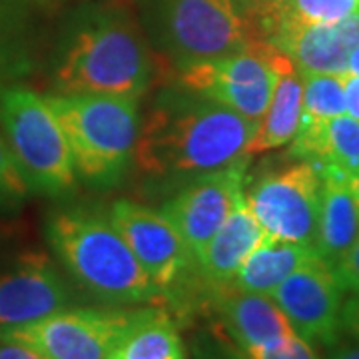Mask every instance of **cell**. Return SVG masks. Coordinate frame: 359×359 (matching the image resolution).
Returning <instances> with one entry per match:
<instances>
[{
    "label": "cell",
    "mask_w": 359,
    "mask_h": 359,
    "mask_svg": "<svg viewBox=\"0 0 359 359\" xmlns=\"http://www.w3.org/2000/svg\"><path fill=\"white\" fill-rule=\"evenodd\" d=\"M256 126V122L176 82L140 118L132 158L152 178H196L250 162L248 148Z\"/></svg>",
    "instance_id": "6da1fadb"
},
{
    "label": "cell",
    "mask_w": 359,
    "mask_h": 359,
    "mask_svg": "<svg viewBox=\"0 0 359 359\" xmlns=\"http://www.w3.org/2000/svg\"><path fill=\"white\" fill-rule=\"evenodd\" d=\"M108 218L136 256L148 278L164 292H174L196 266L192 252L166 214L128 200L108 208Z\"/></svg>",
    "instance_id": "30bf717a"
},
{
    "label": "cell",
    "mask_w": 359,
    "mask_h": 359,
    "mask_svg": "<svg viewBox=\"0 0 359 359\" xmlns=\"http://www.w3.org/2000/svg\"><path fill=\"white\" fill-rule=\"evenodd\" d=\"M28 184L8 150L4 138H0V204H8L20 200L28 192Z\"/></svg>",
    "instance_id": "d4e9b609"
},
{
    "label": "cell",
    "mask_w": 359,
    "mask_h": 359,
    "mask_svg": "<svg viewBox=\"0 0 359 359\" xmlns=\"http://www.w3.org/2000/svg\"><path fill=\"white\" fill-rule=\"evenodd\" d=\"M74 306L70 283L42 252H30L0 273V330L32 323Z\"/></svg>",
    "instance_id": "4fadbf2b"
},
{
    "label": "cell",
    "mask_w": 359,
    "mask_h": 359,
    "mask_svg": "<svg viewBox=\"0 0 359 359\" xmlns=\"http://www.w3.org/2000/svg\"><path fill=\"white\" fill-rule=\"evenodd\" d=\"M285 0H238L240 8L244 11L245 18L254 26L257 39L264 40V32L271 22V18L278 14ZM266 42V40H264Z\"/></svg>",
    "instance_id": "484cf974"
},
{
    "label": "cell",
    "mask_w": 359,
    "mask_h": 359,
    "mask_svg": "<svg viewBox=\"0 0 359 359\" xmlns=\"http://www.w3.org/2000/svg\"><path fill=\"white\" fill-rule=\"evenodd\" d=\"M108 359H188L178 327L164 309H134Z\"/></svg>",
    "instance_id": "ffe728a7"
},
{
    "label": "cell",
    "mask_w": 359,
    "mask_h": 359,
    "mask_svg": "<svg viewBox=\"0 0 359 359\" xmlns=\"http://www.w3.org/2000/svg\"><path fill=\"white\" fill-rule=\"evenodd\" d=\"M276 58V46L256 42L242 52L176 66L178 84L257 124L278 78Z\"/></svg>",
    "instance_id": "ba28073f"
},
{
    "label": "cell",
    "mask_w": 359,
    "mask_h": 359,
    "mask_svg": "<svg viewBox=\"0 0 359 359\" xmlns=\"http://www.w3.org/2000/svg\"><path fill=\"white\" fill-rule=\"evenodd\" d=\"M0 359H46L40 355L39 351L22 346V344H14V341H2L0 339Z\"/></svg>",
    "instance_id": "f546056e"
},
{
    "label": "cell",
    "mask_w": 359,
    "mask_h": 359,
    "mask_svg": "<svg viewBox=\"0 0 359 359\" xmlns=\"http://www.w3.org/2000/svg\"><path fill=\"white\" fill-rule=\"evenodd\" d=\"M214 295V308L218 311L222 325L231 339L242 347L271 346L295 335L290 320L271 295L250 294L226 285L210 290Z\"/></svg>",
    "instance_id": "5bb4252c"
},
{
    "label": "cell",
    "mask_w": 359,
    "mask_h": 359,
    "mask_svg": "<svg viewBox=\"0 0 359 359\" xmlns=\"http://www.w3.org/2000/svg\"><path fill=\"white\" fill-rule=\"evenodd\" d=\"M244 355L245 359H320L313 344L297 334L271 346L245 349Z\"/></svg>",
    "instance_id": "cb8c5ba5"
},
{
    "label": "cell",
    "mask_w": 359,
    "mask_h": 359,
    "mask_svg": "<svg viewBox=\"0 0 359 359\" xmlns=\"http://www.w3.org/2000/svg\"><path fill=\"white\" fill-rule=\"evenodd\" d=\"M244 200L266 238L316 250L321 204L318 164L295 160L244 186Z\"/></svg>",
    "instance_id": "52a82bcc"
},
{
    "label": "cell",
    "mask_w": 359,
    "mask_h": 359,
    "mask_svg": "<svg viewBox=\"0 0 359 359\" xmlns=\"http://www.w3.org/2000/svg\"><path fill=\"white\" fill-rule=\"evenodd\" d=\"M2 60H4V52H2V44H0V66H2Z\"/></svg>",
    "instance_id": "d6a6232c"
},
{
    "label": "cell",
    "mask_w": 359,
    "mask_h": 359,
    "mask_svg": "<svg viewBox=\"0 0 359 359\" xmlns=\"http://www.w3.org/2000/svg\"><path fill=\"white\" fill-rule=\"evenodd\" d=\"M344 74H306L299 126H320L335 116L346 114Z\"/></svg>",
    "instance_id": "603a6c76"
},
{
    "label": "cell",
    "mask_w": 359,
    "mask_h": 359,
    "mask_svg": "<svg viewBox=\"0 0 359 359\" xmlns=\"http://www.w3.org/2000/svg\"><path fill=\"white\" fill-rule=\"evenodd\" d=\"M355 13H359V0H285L266 28L264 40L269 42L287 26L335 25Z\"/></svg>",
    "instance_id": "7402d4cb"
},
{
    "label": "cell",
    "mask_w": 359,
    "mask_h": 359,
    "mask_svg": "<svg viewBox=\"0 0 359 359\" xmlns=\"http://www.w3.org/2000/svg\"><path fill=\"white\" fill-rule=\"evenodd\" d=\"M321 172V204L316 254L334 266L359 236V210L341 170L318 166Z\"/></svg>",
    "instance_id": "2e32d148"
},
{
    "label": "cell",
    "mask_w": 359,
    "mask_h": 359,
    "mask_svg": "<svg viewBox=\"0 0 359 359\" xmlns=\"http://www.w3.org/2000/svg\"><path fill=\"white\" fill-rule=\"evenodd\" d=\"M347 182H349V190L353 194V200H355V204H358L359 210V172H355L353 176H349Z\"/></svg>",
    "instance_id": "1f68e13d"
},
{
    "label": "cell",
    "mask_w": 359,
    "mask_h": 359,
    "mask_svg": "<svg viewBox=\"0 0 359 359\" xmlns=\"http://www.w3.org/2000/svg\"><path fill=\"white\" fill-rule=\"evenodd\" d=\"M154 74L152 46L124 6L94 0L66 18L54 66L60 94H114L140 100Z\"/></svg>",
    "instance_id": "7a4b0ae2"
},
{
    "label": "cell",
    "mask_w": 359,
    "mask_h": 359,
    "mask_svg": "<svg viewBox=\"0 0 359 359\" xmlns=\"http://www.w3.org/2000/svg\"><path fill=\"white\" fill-rule=\"evenodd\" d=\"M332 268L344 292L359 294V236Z\"/></svg>",
    "instance_id": "4316f807"
},
{
    "label": "cell",
    "mask_w": 359,
    "mask_h": 359,
    "mask_svg": "<svg viewBox=\"0 0 359 359\" xmlns=\"http://www.w3.org/2000/svg\"><path fill=\"white\" fill-rule=\"evenodd\" d=\"M278 78L273 84V92L269 98L266 114L257 122L254 138L250 142V156L269 152L282 148L287 142L294 140L295 132L302 120V96L304 82L290 56L278 48Z\"/></svg>",
    "instance_id": "ac0fdd59"
},
{
    "label": "cell",
    "mask_w": 359,
    "mask_h": 359,
    "mask_svg": "<svg viewBox=\"0 0 359 359\" xmlns=\"http://www.w3.org/2000/svg\"><path fill=\"white\" fill-rule=\"evenodd\" d=\"M290 154L318 166H334L346 176L359 172V120L341 114L320 126H299Z\"/></svg>",
    "instance_id": "d6986e66"
},
{
    "label": "cell",
    "mask_w": 359,
    "mask_h": 359,
    "mask_svg": "<svg viewBox=\"0 0 359 359\" xmlns=\"http://www.w3.org/2000/svg\"><path fill=\"white\" fill-rule=\"evenodd\" d=\"M269 44L285 52L302 76L347 72V58L351 50L339 22L287 26L276 32Z\"/></svg>",
    "instance_id": "e0dca14e"
},
{
    "label": "cell",
    "mask_w": 359,
    "mask_h": 359,
    "mask_svg": "<svg viewBox=\"0 0 359 359\" xmlns=\"http://www.w3.org/2000/svg\"><path fill=\"white\" fill-rule=\"evenodd\" d=\"M65 130L76 176L108 188L126 174L138 132L140 100L114 94L46 96Z\"/></svg>",
    "instance_id": "277c9868"
},
{
    "label": "cell",
    "mask_w": 359,
    "mask_h": 359,
    "mask_svg": "<svg viewBox=\"0 0 359 359\" xmlns=\"http://www.w3.org/2000/svg\"><path fill=\"white\" fill-rule=\"evenodd\" d=\"M273 302L282 308L294 332L309 344L334 347L341 339L344 290L334 268L320 256L290 273L276 290Z\"/></svg>",
    "instance_id": "8fae6325"
},
{
    "label": "cell",
    "mask_w": 359,
    "mask_h": 359,
    "mask_svg": "<svg viewBox=\"0 0 359 359\" xmlns=\"http://www.w3.org/2000/svg\"><path fill=\"white\" fill-rule=\"evenodd\" d=\"M262 240L264 230L242 196L233 205L230 216L210 238L200 256L196 257V268L208 287L219 290L230 285L236 271Z\"/></svg>",
    "instance_id": "9a60e30c"
},
{
    "label": "cell",
    "mask_w": 359,
    "mask_h": 359,
    "mask_svg": "<svg viewBox=\"0 0 359 359\" xmlns=\"http://www.w3.org/2000/svg\"><path fill=\"white\" fill-rule=\"evenodd\" d=\"M0 126L30 190L54 196L76 186L70 146L46 96L22 86L0 88Z\"/></svg>",
    "instance_id": "8992f818"
},
{
    "label": "cell",
    "mask_w": 359,
    "mask_h": 359,
    "mask_svg": "<svg viewBox=\"0 0 359 359\" xmlns=\"http://www.w3.org/2000/svg\"><path fill=\"white\" fill-rule=\"evenodd\" d=\"M341 332L359 341V294H351L341 308Z\"/></svg>",
    "instance_id": "83f0119b"
},
{
    "label": "cell",
    "mask_w": 359,
    "mask_h": 359,
    "mask_svg": "<svg viewBox=\"0 0 359 359\" xmlns=\"http://www.w3.org/2000/svg\"><path fill=\"white\" fill-rule=\"evenodd\" d=\"M330 359H359V341L353 344H335L332 347Z\"/></svg>",
    "instance_id": "4dcf8cb0"
},
{
    "label": "cell",
    "mask_w": 359,
    "mask_h": 359,
    "mask_svg": "<svg viewBox=\"0 0 359 359\" xmlns=\"http://www.w3.org/2000/svg\"><path fill=\"white\" fill-rule=\"evenodd\" d=\"M248 164L240 162L196 176L162 205V212L178 228L194 259L244 196Z\"/></svg>",
    "instance_id": "7c38bea8"
},
{
    "label": "cell",
    "mask_w": 359,
    "mask_h": 359,
    "mask_svg": "<svg viewBox=\"0 0 359 359\" xmlns=\"http://www.w3.org/2000/svg\"><path fill=\"white\" fill-rule=\"evenodd\" d=\"M344 104L346 114L359 120V76L351 72H344Z\"/></svg>",
    "instance_id": "f1b7e54d"
},
{
    "label": "cell",
    "mask_w": 359,
    "mask_h": 359,
    "mask_svg": "<svg viewBox=\"0 0 359 359\" xmlns=\"http://www.w3.org/2000/svg\"><path fill=\"white\" fill-rule=\"evenodd\" d=\"M46 238L80 290L106 306H156L164 292L142 269L108 214L66 210L52 216Z\"/></svg>",
    "instance_id": "3957f363"
},
{
    "label": "cell",
    "mask_w": 359,
    "mask_h": 359,
    "mask_svg": "<svg viewBox=\"0 0 359 359\" xmlns=\"http://www.w3.org/2000/svg\"><path fill=\"white\" fill-rule=\"evenodd\" d=\"M150 46L174 66L242 52L256 42L238 0H134Z\"/></svg>",
    "instance_id": "5b68a950"
},
{
    "label": "cell",
    "mask_w": 359,
    "mask_h": 359,
    "mask_svg": "<svg viewBox=\"0 0 359 359\" xmlns=\"http://www.w3.org/2000/svg\"><path fill=\"white\" fill-rule=\"evenodd\" d=\"M134 309L68 308L32 323L2 327L0 339L39 351L46 359H108Z\"/></svg>",
    "instance_id": "9c48e42d"
},
{
    "label": "cell",
    "mask_w": 359,
    "mask_h": 359,
    "mask_svg": "<svg viewBox=\"0 0 359 359\" xmlns=\"http://www.w3.org/2000/svg\"><path fill=\"white\" fill-rule=\"evenodd\" d=\"M316 256L313 248L264 236L236 271L230 285L250 294L271 295L290 273Z\"/></svg>",
    "instance_id": "44dd1931"
}]
</instances>
